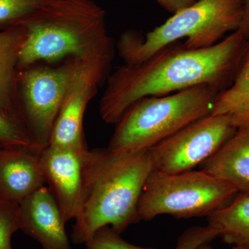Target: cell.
<instances>
[{"instance_id": "15", "label": "cell", "mask_w": 249, "mask_h": 249, "mask_svg": "<svg viewBox=\"0 0 249 249\" xmlns=\"http://www.w3.org/2000/svg\"><path fill=\"white\" fill-rule=\"evenodd\" d=\"M211 114L229 116L237 128L249 124V37L231 85L219 93Z\"/></svg>"}, {"instance_id": "2", "label": "cell", "mask_w": 249, "mask_h": 249, "mask_svg": "<svg viewBox=\"0 0 249 249\" xmlns=\"http://www.w3.org/2000/svg\"><path fill=\"white\" fill-rule=\"evenodd\" d=\"M152 170L149 150L118 152L88 149L83 156V188L73 242L85 244L105 227L121 234L140 221L139 201Z\"/></svg>"}, {"instance_id": "9", "label": "cell", "mask_w": 249, "mask_h": 249, "mask_svg": "<svg viewBox=\"0 0 249 249\" xmlns=\"http://www.w3.org/2000/svg\"><path fill=\"white\" fill-rule=\"evenodd\" d=\"M114 55V50H112L82 58L54 124L49 145L80 152L88 150L83 132L85 110L100 85L109 76Z\"/></svg>"}, {"instance_id": "21", "label": "cell", "mask_w": 249, "mask_h": 249, "mask_svg": "<svg viewBox=\"0 0 249 249\" xmlns=\"http://www.w3.org/2000/svg\"><path fill=\"white\" fill-rule=\"evenodd\" d=\"M219 237L217 231L207 225L186 229L178 237L175 249H196Z\"/></svg>"}, {"instance_id": "6", "label": "cell", "mask_w": 249, "mask_h": 249, "mask_svg": "<svg viewBox=\"0 0 249 249\" xmlns=\"http://www.w3.org/2000/svg\"><path fill=\"white\" fill-rule=\"evenodd\" d=\"M237 194L233 187L203 170L168 174L153 170L142 188L138 216L145 221L161 214L208 217Z\"/></svg>"}, {"instance_id": "4", "label": "cell", "mask_w": 249, "mask_h": 249, "mask_svg": "<svg viewBox=\"0 0 249 249\" xmlns=\"http://www.w3.org/2000/svg\"><path fill=\"white\" fill-rule=\"evenodd\" d=\"M244 16V0H196L145 36L124 31L118 41V52L125 65H135L181 39H186L183 45L187 49L206 48L227 33L239 30Z\"/></svg>"}, {"instance_id": "17", "label": "cell", "mask_w": 249, "mask_h": 249, "mask_svg": "<svg viewBox=\"0 0 249 249\" xmlns=\"http://www.w3.org/2000/svg\"><path fill=\"white\" fill-rule=\"evenodd\" d=\"M22 226L19 204L0 198V249H13L11 239Z\"/></svg>"}, {"instance_id": "8", "label": "cell", "mask_w": 249, "mask_h": 249, "mask_svg": "<svg viewBox=\"0 0 249 249\" xmlns=\"http://www.w3.org/2000/svg\"><path fill=\"white\" fill-rule=\"evenodd\" d=\"M231 118L209 114L180 129L149 150L153 170L190 171L216 153L237 132Z\"/></svg>"}, {"instance_id": "24", "label": "cell", "mask_w": 249, "mask_h": 249, "mask_svg": "<svg viewBox=\"0 0 249 249\" xmlns=\"http://www.w3.org/2000/svg\"><path fill=\"white\" fill-rule=\"evenodd\" d=\"M209 243L208 244H204V245H201L199 246V247H198L197 248H196V249H214L212 247H211L209 245ZM231 249H246L245 248H243V247H233Z\"/></svg>"}, {"instance_id": "18", "label": "cell", "mask_w": 249, "mask_h": 249, "mask_svg": "<svg viewBox=\"0 0 249 249\" xmlns=\"http://www.w3.org/2000/svg\"><path fill=\"white\" fill-rule=\"evenodd\" d=\"M50 0H0V25H16Z\"/></svg>"}, {"instance_id": "25", "label": "cell", "mask_w": 249, "mask_h": 249, "mask_svg": "<svg viewBox=\"0 0 249 249\" xmlns=\"http://www.w3.org/2000/svg\"><path fill=\"white\" fill-rule=\"evenodd\" d=\"M2 145H1V144H0V150H1V148H2Z\"/></svg>"}, {"instance_id": "10", "label": "cell", "mask_w": 249, "mask_h": 249, "mask_svg": "<svg viewBox=\"0 0 249 249\" xmlns=\"http://www.w3.org/2000/svg\"><path fill=\"white\" fill-rule=\"evenodd\" d=\"M85 152L49 145L40 152L45 182L48 183L66 223L75 219L79 209Z\"/></svg>"}, {"instance_id": "12", "label": "cell", "mask_w": 249, "mask_h": 249, "mask_svg": "<svg viewBox=\"0 0 249 249\" xmlns=\"http://www.w3.org/2000/svg\"><path fill=\"white\" fill-rule=\"evenodd\" d=\"M45 183L40 152L24 147L0 150V198L19 204Z\"/></svg>"}, {"instance_id": "22", "label": "cell", "mask_w": 249, "mask_h": 249, "mask_svg": "<svg viewBox=\"0 0 249 249\" xmlns=\"http://www.w3.org/2000/svg\"><path fill=\"white\" fill-rule=\"evenodd\" d=\"M160 6L171 14H175L196 1V0H155Z\"/></svg>"}, {"instance_id": "16", "label": "cell", "mask_w": 249, "mask_h": 249, "mask_svg": "<svg viewBox=\"0 0 249 249\" xmlns=\"http://www.w3.org/2000/svg\"><path fill=\"white\" fill-rule=\"evenodd\" d=\"M207 218L208 225L217 231L224 242L249 249V195L238 193Z\"/></svg>"}, {"instance_id": "23", "label": "cell", "mask_w": 249, "mask_h": 249, "mask_svg": "<svg viewBox=\"0 0 249 249\" xmlns=\"http://www.w3.org/2000/svg\"><path fill=\"white\" fill-rule=\"evenodd\" d=\"M245 2V16L240 30L243 33L246 38L249 37V0H244Z\"/></svg>"}, {"instance_id": "11", "label": "cell", "mask_w": 249, "mask_h": 249, "mask_svg": "<svg viewBox=\"0 0 249 249\" xmlns=\"http://www.w3.org/2000/svg\"><path fill=\"white\" fill-rule=\"evenodd\" d=\"M21 231L40 243L42 249H73L58 203L45 186L19 203Z\"/></svg>"}, {"instance_id": "14", "label": "cell", "mask_w": 249, "mask_h": 249, "mask_svg": "<svg viewBox=\"0 0 249 249\" xmlns=\"http://www.w3.org/2000/svg\"><path fill=\"white\" fill-rule=\"evenodd\" d=\"M25 39V31L18 24L0 32V112L14 119L23 128L14 103V90L17 80L16 69Z\"/></svg>"}, {"instance_id": "5", "label": "cell", "mask_w": 249, "mask_h": 249, "mask_svg": "<svg viewBox=\"0 0 249 249\" xmlns=\"http://www.w3.org/2000/svg\"><path fill=\"white\" fill-rule=\"evenodd\" d=\"M220 93L204 85L142 98L116 123L107 148L118 152L150 150L188 124L211 114Z\"/></svg>"}, {"instance_id": "1", "label": "cell", "mask_w": 249, "mask_h": 249, "mask_svg": "<svg viewBox=\"0 0 249 249\" xmlns=\"http://www.w3.org/2000/svg\"><path fill=\"white\" fill-rule=\"evenodd\" d=\"M246 42L239 29L211 47L187 49L175 42L145 61L124 64L108 77L99 103L101 119L106 124H116L142 98L199 85H210L222 92L231 85Z\"/></svg>"}, {"instance_id": "3", "label": "cell", "mask_w": 249, "mask_h": 249, "mask_svg": "<svg viewBox=\"0 0 249 249\" xmlns=\"http://www.w3.org/2000/svg\"><path fill=\"white\" fill-rule=\"evenodd\" d=\"M18 24L26 33L18 58L22 69L114 50L106 11L93 0H50Z\"/></svg>"}, {"instance_id": "13", "label": "cell", "mask_w": 249, "mask_h": 249, "mask_svg": "<svg viewBox=\"0 0 249 249\" xmlns=\"http://www.w3.org/2000/svg\"><path fill=\"white\" fill-rule=\"evenodd\" d=\"M201 170L231 185L239 194L249 195V124L201 164Z\"/></svg>"}, {"instance_id": "7", "label": "cell", "mask_w": 249, "mask_h": 249, "mask_svg": "<svg viewBox=\"0 0 249 249\" xmlns=\"http://www.w3.org/2000/svg\"><path fill=\"white\" fill-rule=\"evenodd\" d=\"M81 61L82 58L71 57L57 65L36 64L18 75L19 114L36 151L49 146L54 124Z\"/></svg>"}, {"instance_id": "19", "label": "cell", "mask_w": 249, "mask_h": 249, "mask_svg": "<svg viewBox=\"0 0 249 249\" xmlns=\"http://www.w3.org/2000/svg\"><path fill=\"white\" fill-rule=\"evenodd\" d=\"M0 144L3 147H24L34 150L22 126L1 112H0Z\"/></svg>"}, {"instance_id": "20", "label": "cell", "mask_w": 249, "mask_h": 249, "mask_svg": "<svg viewBox=\"0 0 249 249\" xmlns=\"http://www.w3.org/2000/svg\"><path fill=\"white\" fill-rule=\"evenodd\" d=\"M120 235L111 227H103L96 231L85 245L87 249H157L132 245Z\"/></svg>"}]
</instances>
